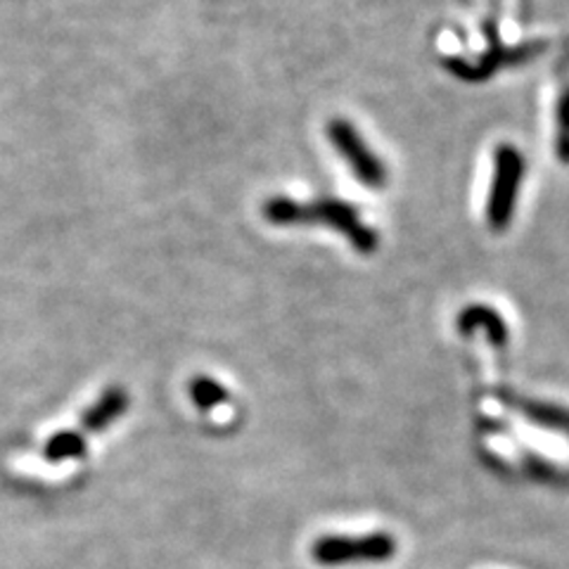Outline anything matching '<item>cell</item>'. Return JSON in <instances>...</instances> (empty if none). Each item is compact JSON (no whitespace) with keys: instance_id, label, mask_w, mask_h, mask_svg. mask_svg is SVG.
Segmentation results:
<instances>
[{"instance_id":"cell-1","label":"cell","mask_w":569,"mask_h":569,"mask_svg":"<svg viewBox=\"0 0 569 569\" xmlns=\"http://www.w3.org/2000/svg\"><path fill=\"white\" fill-rule=\"evenodd\" d=\"M261 217L271 226H328L342 233L359 254H372L380 242V236L363 221L359 209L335 198L299 202L278 194L261 204Z\"/></svg>"},{"instance_id":"cell-2","label":"cell","mask_w":569,"mask_h":569,"mask_svg":"<svg viewBox=\"0 0 569 569\" xmlns=\"http://www.w3.org/2000/svg\"><path fill=\"white\" fill-rule=\"evenodd\" d=\"M395 556L397 539L389 531H372L366 537H320L311 546V558L320 567L387 562Z\"/></svg>"},{"instance_id":"cell-3","label":"cell","mask_w":569,"mask_h":569,"mask_svg":"<svg viewBox=\"0 0 569 569\" xmlns=\"http://www.w3.org/2000/svg\"><path fill=\"white\" fill-rule=\"evenodd\" d=\"M328 138L337 154L345 159L351 173L359 178L363 186H368L370 190L385 188L387 167L382 159L370 150V146L363 140V136L356 131L353 123H349L347 119H332L328 123Z\"/></svg>"},{"instance_id":"cell-4","label":"cell","mask_w":569,"mask_h":569,"mask_svg":"<svg viewBox=\"0 0 569 569\" xmlns=\"http://www.w3.org/2000/svg\"><path fill=\"white\" fill-rule=\"evenodd\" d=\"M525 176V162L520 152L501 146L496 150V171L491 183V198H489V226L493 230H503L512 217L515 200H518V190Z\"/></svg>"},{"instance_id":"cell-5","label":"cell","mask_w":569,"mask_h":569,"mask_svg":"<svg viewBox=\"0 0 569 569\" xmlns=\"http://www.w3.org/2000/svg\"><path fill=\"white\" fill-rule=\"evenodd\" d=\"M129 406H131V397H129L127 389H123V387L104 389L100 399L88 406L86 413L81 416L83 430L93 432V435L104 432L107 427L114 425L123 413L129 411Z\"/></svg>"},{"instance_id":"cell-6","label":"cell","mask_w":569,"mask_h":569,"mask_svg":"<svg viewBox=\"0 0 569 569\" xmlns=\"http://www.w3.org/2000/svg\"><path fill=\"white\" fill-rule=\"evenodd\" d=\"M86 437L74 430H62L56 432L43 447V458L48 462H67V460H79L86 456Z\"/></svg>"},{"instance_id":"cell-7","label":"cell","mask_w":569,"mask_h":569,"mask_svg":"<svg viewBox=\"0 0 569 569\" xmlns=\"http://www.w3.org/2000/svg\"><path fill=\"white\" fill-rule=\"evenodd\" d=\"M188 395H190V401L198 406L200 411H213V408L230 401V391L221 382L207 376L192 378L188 385Z\"/></svg>"},{"instance_id":"cell-8","label":"cell","mask_w":569,"mask_h":569,"mask_svg":"<svg viewBox=\"0 0 569 569\" xmlns=\"http://www.w3.org/2000/svg\"><path fill=\"white\" fill-rule=\"evenodd\" d=\"M458 326H460L462 332H470V330H475V328H487L489 335H491L493 345H503L506 337H508L503 320L498 318L496 311H491V309H487V307H470L466 313L460 316Z\"/></svg>"},{"instance_id":"cell-9","label":"cell","mask_w":569,"mask_h":569,"mask_svg":"<svg viewBox=\"0 0 569 569\" xmlns=\"http://www.w3.org/2000/svg\"><path fill=\"white\" fill-rule=\"evenodd\" d=\"M527 413L541 422V425H548V427H556V430H560V427H565V430H569V416L562 413V411H556V408H548V406H529Z\"/></svg>"},{"instance_id":"cell-10","label":"cell","mask_w":569,"mask_h":569,"mask_svg":"<svg viewBox=\"0 0 569 569\" xmlns=\"http://www.w3.org/2000/svg\"><path fill=\"white\" fill-rule=\"evenodd\" d=\"M560 154L569 159V93L560 104Z\"/></svg>"}]
</instances>
